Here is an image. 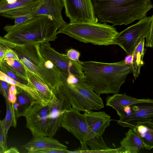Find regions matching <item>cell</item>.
<instances>
[{
  "label": "cell",
  "instance_id": "cell-22",
  "mask_svg": "<svg viewBox=\"0 0 153 153\" xmlns=\"http://www.w3.org/2000/svg\"><path fill=\"white\" fill-rule=\"evenodd\" d=\"M145 145V148L150 150L153 148V122H144L137 124L133 129Z\"/></svg>",
  "mask_w": 153,
  "mask_h": 153
},
{
  "label": "cell",
  "instance_id": "cell-27",
  "mask_svg": "<svg viewBox=\"0 0 153 153\" xmlns=\"http://www.w3.org/2000/svg\"><path fill=\"white\" fill-rule=\"evenodd\" d=\"M0 71L16 81L25 85L28 83L27 79L18 76L4 61L0 64Z\"/></svg>",
  "mask_w": 153,
  "mask_h": 153
},
{
  "label": "cell",
  "instance_id": "cell-7",
  "mask_svg": "<svg viewBox=\"0 0 153 153\" xmlns=\"http://www.w3.org/2000/svg\"><path fill=\"white\" fill-rule=\"evenodd\" d=\"M118 33L116 39V45L121 48L127 56L131 55L141 39L144 38V46H153V15L146 16Z\"/></svg>",
  "mask_w": 153,
  "mask_h": 153
},
{
  "label": "cell",
  "instance_id": "cell-21",
  "mask_svg": "<svg viewBox=\"0 0 153 153\" xmlns=\"http://www.w3.org/2000/svg\"><path fill=\"white\" fill-rule=\"evenodd\" d=\"M145 38L142 39L131 54L132 73L135 80L140 76L141 68L145 64L143 58L145 52Z\"/></svg>",
  "mask_w": 153,
  "mask_h": 153
},
{
  "label": "cell",
  "instance_id": "cell-3",
  "mask_svg": "<svg viewBox=\"0 0 153 153\" xmlns=\"http://www.w3.org/2000/svg\"><path fill=\"white\" fill-rule=\"evenodd\" d=\"M3 29L7 32L4 36V38L20 44L54 41L59 30L50 17L45 15L33 17L16 26L7 25Z\"/></svg>",
  "mask_w": 153,
  "mask_h": 153
},
{
  "label": "cell",
  "instance_id": "cell-41",
  "mask_svg": "<svg viewBox=\"0 0 153 153\" xmlns=\"http://www.w3.org/2000/svg\"><path fill=\"white\" fill-rule=\"evenodd\" d=\"M0 112H1V111H0Z\"/></svg>",
  "mask_w": 153,
  "mask_h": 153
},
{
  "label": "cell",
  "instance_id": "cell-13",
  "mask_svg": "<svg viewBox=\"0 0 153 153\" xmlns=\"http://www.w3.org/2000/svg\"><path fill=\"white\" fill-rule=\"evenodd\" d=\"M131 105L130 114L117 120L118 125L134 129L139 123L153 122V103L143 102Z\"/></svg>",
  "mask_w": 153,
  "mask_h": 153
},
{
  "label": "cell",
  "instance_id": "cell-4",
  "mask_svg": "<svg viewBox=\"0 0 153 153\" xmlns=\"http://www.w3.org/2000/svg\"><path fill=\"white\" fill-rule=\"evenodd\" d=\"M10 48L17 54L19 61L38 76L51 90L60 86L66 79L51 62L42 56L39 44L13 43Z\"/></svg>",
  "mask_w": 153,
  "mask_h": 153
},
{
  "label": "cell",
  "instance_id": "cell-38",
  "mask_svg": "<svg viewBox=\"0 0 153 153\" xmlns=\"http://www.w3.org/2000/svg\"><path fill=\"white\" fill-rule=\"evenodd\" d=\"M3 73L1 71H0V77L2 75Z\"/></svg>",
  "mask_w": 153,
  "mask_h": 153
},
{
  "label": "cell",
  "instance_id": "cell-39",
  "mask_svg": "<svg viewBox=\"0 0 153 153\" xmlns=\"http://www.w3.org/2000/svg\"><path fill=\"white\" fill-rule=\"evenodd\" d=\"M0 94H1V91L0 90Z\"/></svg>",
  "mask_w": 153,
  "mask_h": 153
},
{
  "label": "cell",
  "instance_id": "cell-15",
  "mask_svg": "<svg viewBox=\"0 0 153 153\" xmlns=\"http://www.w3.org/2000/svg\"><path fill=\"white\" fill-rule=\"evenodd\" d=\"M63 7V0H41L30 14L33 17L45 15L50 17L60 29L67 24L62 15Z\"/></svg>",
  "mask_w": 153,
  "mask_h": 153
},
{
  "label": "cell",
  "instance_id": "cell-40",
  "mask_svg": "<svg viewBox=\"0 0 153 153\" xmlns=\"http://www.w3.org/2000/svg\"><path fill=\"white\" fill-rule=\"evenodd\" d=\"M0 46H1V45L0 44Z\"/></svg>",
  "mask_w": 153,
  "mask_h": 153
},
{
  "label": "cell",
  "instance_id": "cell-30",
  "mask_svg": "<svg viewBox=\"0 0 153 153\" xmlns=\"http://www.w3.org/2000/svg\"><path fill=\"white\" fill-rule=\"evenodd\" d=\"M80 53L79 52L76 50L70 49L68 50L67 52L66 55L70 59L75 61H76L78 63L81 64V61L79 59Z\"/></svg>",
  "mask_w": 153,
  "mask_h": 153
},
{
  "label": "cell",
  "instance_id": "cell-19",
  "mask_svg": "<svg viewBox=\"0 0 153 153\" xmlns=\"http://www.w3.org/2000/svg\"><path fill=\"white\" fill-rule=\"evenodd\" d=\"M125 134V137L120 143L124 148L125 153H138L140 149L145 148L142 140L133 129L130 128Z\"/></svg>",
  "mask_w": 153,
  "mask_h": 153
},
{
  "label": "cell",
  "instance_id": "cell-9",
  "mask_svg": "<svg viewBox=\"0 0 153 153\" xmlns=\"http://www.w3.org/2000/svg\"><path fill=\"white\" fill-rule=\"evenodd\" d=\"M40 52L44 58L51 62L62 75L67 78L75 76L78 79H85L81 64L70 59L64 54L56 51L49 43L39 44Z\"/></svg>",
  "mask_w": 153,
  "mask_h": 153
},
{
  "label": "cell",
  "instance_id": "cell-8",
  "mask_svg": "<svg viewBox=\"0 0 153 153\" xmlns=\"http://www.w3.org/2000/svg\"><path fill=\"white\" fill-rule=\"evenodd\" d=\"M60 126L79 140L81 145V153L89 152L90 150L86 143L96 137L88 126L83 114L72 107L64 113Z\"/></svg>",
  "mask_w": 153,
  "mask_h": 153
},
{
  "label": "cell",
  "instance_id": "cell-35",
  "mask_svg": "<svg viewBox=\"0 0 153 153\" xmlns=\"http://www.w3.org/2000/svg\"><path fill=\"white\" fill-rule=\"evenodd\" d=\"M20 152L16 147H12L6 150L4 153H19Z\"/></svg>",
  "mask_w": 153,
  "mask_h": 153
},
{
  "label": "cell",
  "instance_id": "cell-26",
  "mask_svg": "<svg viewBox=\"0 0 153 153\" xmlns=\"http://www.w3.org/2000/svg\"><path fill=\"white\" fill-rule=\"evenodd\" d=\"M0 80L4 81L10 84H13L16 87L23 90L36 100L42 104L41 100L37 93L29 81H28V82L27 84L25 85L16 81L10 78L4 73L0 77Z\"/></svg>",
  "mask_w": 153,
  "mask_h": 153
},
{
  "label": "cell",
  "instance_id": "cell-1",
  "mask_svg": "<svg viewBox=\"0 0 153 153\" xmlns=\"http://www.w3.org/2000/svg\"><path fill=\"white\" fill-rule=\"evenodd\" d=\"M85 80L97 94L118 93L128 75L132 73L131 65L125 59L114 63L94 61L82 62Z\"/></svg>",
  "mask_w": 153,
  "mask_h": 153
},
{
  "label": "cell",
  "instance_id": "cell-16",
  "mask_svg": "<svg viewBox=\"0 0 153 153\" xmlns=\"http://www.w3.org/2000/svg\"><path fill=\"white\" fill-rule=\"evenodd\" d=\"M84 112L83 114L88 125L95 136H102L106 128L110 126L111 117L104 111L89 110Z\"/></svg>",
  "mask_w": 153,
  "mask_h": 153
},
{
  "label": "cell",
  "instance_id": "cell-32",
  "mask_svg": "<svg viewBox=\"0 0 153 153\" xmlns=\"http://www.w3.org/2000/svg\"><path fill=\"white\" fill-rule=\"evenodd\" d=\"M4 48L5 49V51L3 58V61L8 59L19 61L18 55L13 50L10 48Z\"/></svg>",
  "mask_w": 153,
  "mask_h": 153
},
{
  "label": "cell",
  "instance_id": "cell-28",
  "mask_svg": "<svg viewBox=\"0 0 153 153\" xmlns=\"http://www.w3.org/2000/svg\"><path fill=\"white\" fill-rule=\"evenodd\" d=\"M4 61L18 76L27 79L25 66L20 62L12 59H8Z\"/></svg>",
  "mask_w": 153,
  "mask_h": 153
},
{
  "label": "cell",
  "instance_id": "cell-20",
  "mask_svg": "<svg viewBox=\"0 0 153 153\" xmlns=\"http://www.w3.org/2000/svg\"><path fill=\"white\" fill-rule=\"evenodd\" d=\"M16 100L13 104L16 117L23 116L25 112L34 103L38 102L26 92L16 87Z\"/></svg>",
  "mask_w": 153,
  "mask_h": 153
},
{
  "label": "cell",
  "instance_id": "cell-12",
  "mask_svg": "<svg viewBox=\"0 0 153 153\" xmlns=\"http://www.w3.org/2000/svg\"><path fill=\"white\" fill-rule=\"evenodd\" d=\"M53 95L48 104L49 122L48 136L53 137L60 127L64 113L71 108L66 97L59 87L52 90Z\"/></svg>",
  "mask_w": 153,
  "mask_h": 153
},
{
  "label": "cell",
  "instance_id": "cell-10",
  "mask_svg": "<svg viewBox=\"0 0 153 153\" xmlns=\"http://www.w3.org/2000/svg\"><path fill=\"white\" fill-rule=\"evenodd\" d=\"M26 127L30 131L33 138L47 136L49 127L48 105H44L36 102L25 112Z\"/></svg>",
  "mask_w": 153,
  "mask_h": 153
},
{
  "label": "cell",
  "instance_id": "cell-24",
  "mask_svg": "<svg viewBox=\"0 0 153 153\" xmlns=\"http://www.w3.org/2000/svg\"><path fill=\"white\" fill-rule=\"evenodd\" d=\"M6 107V111L4 118L1 121L5 133L7 135L8 131L11 126L16 127L17 120L14 110L13 104L10 103L8 99H4Z\"/></svg>",
  "mask_w": 153,
  "mask_h": 153
},
{
  "label": "cell",
  "instance_id": "cell-34",
  "mask_svg": "<svg viewBox=\"0 0 153 153\" xmlns=\"http://www.w3.org/2000/svg\"><path fill=\"white\" fill-rule=\"evenodd\" d=\"M33 17H34L32 14H29L16 17L14 19L15 21L14 25L16 26L19 25L26 22Z\"/></svg>",
  "mask_w": 153,
  "mask_h": 153
},
{
  "label": "cell",
  "instance_id": "cell-5",
  "mask_svg": "<svg viewBox=\"0 0 153 153\" xmlns=\"http://www.w3.org/2000/svg\"><path fill=\"white\" fill-rule=\"evenodd\" d=\"M118 32L113 25L106 23L79 22L67 23L57 32L85 43L107 46L116 45Z\"/></svg>",
  "mask_w": 153,
  "mask_h": 153
},
{
  "label": "cell",
  "instance_id": "cell-18",
  "mask_svg": "<svg viewBox=\"0 0 153 153\" xmlns=\"http://www.w3.org/2000/svg\"><path fill=\"white\" fill-rule=\"evenodd\" d=\"M25 67L28 80L31 83L33 87L37 93L42 104L44 105H48L53 97L52 90L38 76L25 66Z\"/></svg>",
  "mask_w": 153,
  "mask_h": 153
},
{
  "label": "cell",
  "instance_id": "cell-25",
  "mask_svg": "<svg viewBox=\"0 0 153 153\" xmlns=\"http://www.w3.org/2000/svg\"><path fill=\"white\" fill-rule=\"evenodd\" d=\"M41 0H16L11 4L6 3L0 0V14L7 11L25 7L37 6Z\"/></svg>",
  "mask_w": 153,
  "mask_h": 153
},
{
  "label": "cell",
  "instance_id": "cell-14",
  "mask_svg": "<svg viewBox=\"0 0 153 153\" xmlns=\"http://www.w3.org/2000/svg\"><path fill=\"white\" fill-rule=\"evenodd\" d=\"M28 153H69L67 147L49 136L33 138L22 146Z\"/></svg>",
  "mask_w": 153,
  "mask_h": 153
},
{
  "label": "cell",
  "instance_id": "cell-2",
  "mask_svg": "<svg viewBox=\"0 0 153 153\" xmlns=\"http://www.w3.org/2000/svg\"><path fill=\"white\" fill-rule=\"evenodd\" d=\"M100 23L125 25L146 16L153 8L151 0H92Z\"/></svg>",
  "mask_w": 153,
  "mask_h": 153
},
{
  "label": "cell",
  "instance_id": "cell-11",
  "mask_svg": "<svg viewBox=\"0 0 153 153\" xmlns=\"http://www.w3.org/2000/svg\"><path fill=\"white\" fill-rule=\"evenodd\" d=\"M65 14L70 23H96V17L92 0H63Z\"/></svg>",
  "mask_w": 153,
  "mask_h": 153
},
{
  "label": "cell",
  "instance_id": "cell-36",
  "mask_svg": "<svg viewBox=\"0 0 153 153\" xmlns=\"http://www.w3.org/2000/svg\"><path fill=\"white\" fill-rule=\"evenodd\" d=\"M5 48L1 45L0 47V59L2 61H3V58L5 53Z\"/></svg>",
  "mask_w": 153,
  "mask_h": 153
},
{
  "label": "cell",
  "instance_id": "cell-29",
  "mask_svg": "<svg viewBox=\"0 0 153 153\" xmlns=\"http://www.w3.org/2000/svg\"><path fill=\"white\" fill-rule=\"evenodd\" d=\"M7 136L6 135L1 121L0 120V145L5 152L7 149Z\"/></svg>",
  "mask_w": 153,
  "mask_h": 153
},
{
  "label": "cell",
  "instance_id": "cell-6",
  "mask_svg": "<svg viewBox=\"0 0 153 153\" xmlns=\"http://www.w3.org/2000/svg\"><path fill=\"white\" fill-rule=\"evenodd\" d=\"M59 87L71 107L79 111L98 110L104 107L100 95L93 90L85 79H79L76 82L71 84L64 81Z\"/></svg>",
  "mask_w": 153,
  "mask_h": 153
},
{
  "label": "cell",
  "instance_id": "cell-17",
  "mask_svg": "<svg viewBox=\"0 0 153 153\" xmlns=\"http://www.w3.org/2000/svg\"><path fill=\"white\" fill-rule=\"evenodd\" d=\"M150 102L153 103V100L149 98L137 99L128 95L125 93L114 94L106 97V105L115 109L117 114L121 117L123 114L124 107L141 102Z\"/></svg>",
  "mask_w": 153,
  "mask_h": 153
},
{
  "label": "cell",
  "instance_id": "cell-31",
  "mask_svg": "<svg viewBox=\"0 0 153 153\" xmlns=\"http://www.w3.org/2000/svg\"><path fill=\"white\" fill-rule=\"evenodd\" d=\"M11 84L4 80H0V90L1 95L4 99H8L9 88Z\"/></svg>",
  "mask_w": 153,
  "mask_h": 153
},
{
  "label": "cell",
  "instance_id": "cell-33",
  "mask_svg": "<svg viewBox=\"0 0 153 153\" xmlns=\"http://www.w3.org/2000/svg\"><path fill=\"white\" fill-rule=\"evenodd\" d=\"M17 89L16 87L13 84H11L8 96V100L11 103L14 104L16 100Z\"/></svg>",
  "mask_w": 153,
  "mask_h": 153
},
{
  "label": "cell",
  "instance_id": "cell-37",
  "mask_svg": "<svg viewBox=\"0 0 153 153\" xmlns=\"http://www.w3.org/2000/svg\"><path fill=\"white\" fill-rule=\"evenodd\" d=\"M4 151L0 145V153H4Z\"/></svg>",
  "mask_w": 153,
  "mask_h": 153
},
{
  "label": "cell",
  "instance_id": "cell-23",
  "mask_svg": "<svg viewBox=\"0 0 153 153\" xmlns=\"http://www.w3.org/2000/svg\"><path fill=\"white\" fill-rule=\"evenodd\" d=\"M90 147L91 153H125L124 147L121 146L116 149H111L108 147L105 142L102 136L94 137L88 140L86 143Z\"/></svg>",
  "mask_w": 153,
  "mask_h": 153
}]
</instances>
